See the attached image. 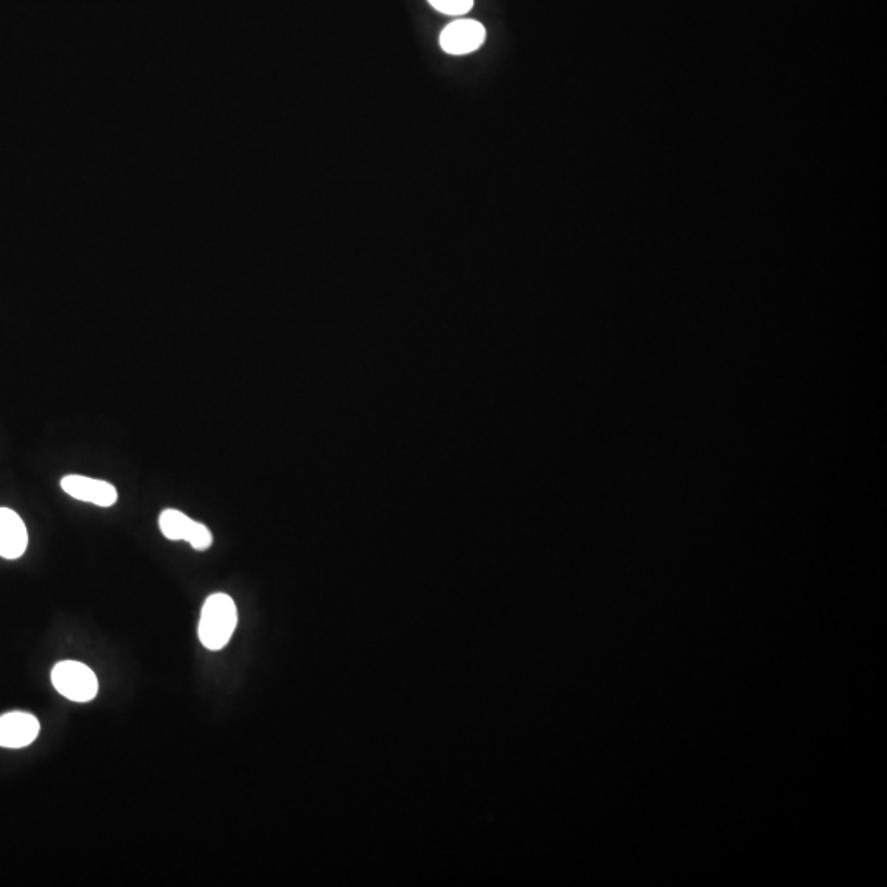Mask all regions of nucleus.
<instances>
[{
    "label": "nucleus",
    "mask_w": 887,
    "mask_h": 887,
    "mask_svg": "<svg viewBox=\"0 0 887 887\" xmlns=\"http://www.w3.org/2000/svg\"><path fill=\"white\" fill-rule=\"evenodd\" d=\"M237 626V607L226 593L207 597L199 620L198 635L204 648L221 651L226 648Z\"/></svg>",
    "instance_id": "nucleus-1"
},
{
    "label": "nucleus",
    "mask_w": 887,
    "mask_h": 887,
    "mask_svg": "<svg viewBox=\"0 0 887 887\" xmlns=\"http://www.w3.org/2000/svg\"><path fill=\"white\" fill-rule=\"evenodd\" d=\"M51 682L63 697L79 704L91 702L99 692L96 674L83 662H58L51 671Z\"/></svg>",
    "instance_id": "nucleus-2"
},
{
    "label": "nucleus",
    "mask_w": 887,
    "mask_h": 887,
    "mask_svg": "<svg viewBox=\"0 0 887 887\" xmlns=\"http://www.w3.org/2000/svg\"><path fill=\"white\" fill-rule=\"evenodd\" d=\"M158 526L166 539L186 541L196 551H206L212 544V533L203 523L191 520L178 510L161 511Z\"/></svg>",
    "instance_id": "nucleus-3"
},
{
    "label": "nucleus",
    "mask_w": 887,
    "mask_h": 887,
    "mask_svg": "<svg viewBox=\"0 0 887 887\" xmlns=\"http://www.w3.org/2000/svg\"><path fill=\"white\" fill-rule=\"evenodd\" d=\"M487 32L477 20H455L441 33L442 50L449 55H467L485 43Z\"/></svg>",
    "instance_id": "nucleus-4"
},
{
    "label": "nucleus",
    "mask_w": 887,
    "mask_h": 887,
    "mask_svg": "<svg viewBox=\"0 0 887 887\" xmlns=\"http://www.w3.org/2000/svg\"><path fill=\"white\" fill-rule=\"evenodd\" d=\"M61 488L69 497L79 501H86L92 505L109 508L117 503V490L112 483L97 478L84 477V475H66L61 478Z\"/></svg>",
    "instance_id": "nucleus-5"
},
{
    "label": "nucleus",
    "mask_w": 887,
    "mask_h": 887,
    "mask_svg": "<svg viewBox=\"0 0 887 887\" xmlns=\"http://www.w3.org/2000/svg\"><path fill=\"white\" fill-rule=\"evenodd\" d=\"M40 733V723L32 713L10 712L0 717V746L20 750L32 745Z\"/></svg>",
    "instance_id": "nucleus-6"
},
{
    "label": "nucleus",
    "mask_w": 887,
    "mask_h": 887,
    "mask_svg": "<svg viewBox=\"0 0 887 887\" xmlns=\"http://www.w3.org/2000/svg\"><path fill=\"white\" fill-rule=\"evenodd\" d=\"M27 546L28 533L22 518L14 510L0 508V557L19 559Z\"/></svg>",
    "instance_id": "nucleus-7"
},
{
    "label": "nucleus",
    "mask_w": 887,
    "mask_h": 887,
    "mask_svg": "<svg viewBox=\"0 0 887 887\" xmlns=\"http://www.w3.org/2000/svg\"><path fill=\"white\" fill-rule=\"evenodd\" d=\"M434 9L446 15H465L474 7V0H428Z\"/></svg>",
    "instance_id": "nucleus-8"
}]
</instances>
